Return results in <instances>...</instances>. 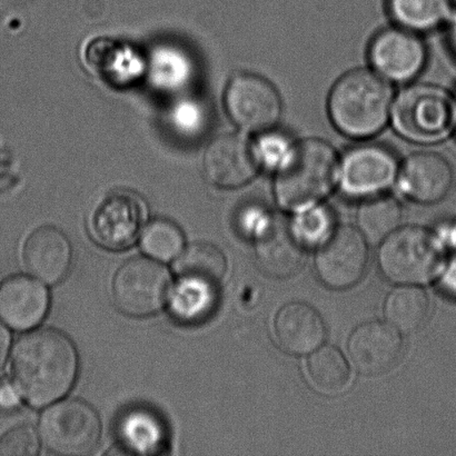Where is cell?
Wrapping results in <instances>:
<instances>
[{
    "label": "cell",
    "instance_id": "cell-4",
    "mask_svg": "<svg viewBox=\"0 0 456 456\" xmlns=\"http://www.w3.org/2000/svg\"><path fill=\"white\" fill-rule=\"evenodd\" d=\"M393 128L403 140L417 145H436L455 132V97L431 84H413L393 101Z\"/></svg>",
    "mask_w": 456,
    "mask_h": 456
},
{
    "label": "cell",
    "instance_id": "cell-12",
    "mask_svg": "<svg viewBox=\"0 0 456 456\" xmlns=\"http://www.w3.org/2000/svg\"><path fill=\"white\" fill-rule=\"evenodd\" d=\"M373 70L388 83H410L427 65L426 45L418 34L396 26L375 36L369 47Z\"/></svg>",
    "mask_w": 456,
    "mask_h": 456
},
{
    "label": "cell",
    "instance_id": "cell-6",
    "mask_svg": "<svg viewBox=\"0 0 456 456\" xmlns=\"http://www.w3.org/2000/svg\"><path fill=\"white\" fill-rule=\"evenodd\" d=\"M171 283V274L162 264L146 257L128 259L114 277L115 305L129 316L153 315L167 301Z\"/></svg>",
    "mask_w": 456,
    "mask_h": 456
},
{
    "label": "cell",
    "instance_id": "cell-36",
    "mask_svg": "<svg viewBox=\"0 0 456 456\" xmlns=\"http://www.w3.org/2000/svg\"><path fill=\"white\" fill-rule=\"evenodd\" d=\"M455 105H456V96H455ZM455 132H456V127H455Z\"/></svg>",
    "mask_w": 456,
    "mask_h": 456
},
{
    "label": "cell",
    "instance_id": "cell-17",
    "mask_svg": "<svg viewBox=\"0 0 456 456\" xmlns=\"http://www.w3.org/2000/svg\"><path fill=\"white\" fill-rule=\"evenodd\" d=\"M71 245L60 228L42 226L31 232L22 249L27 271L46 284H57L69 274Z\"/></svg>",
    "mask_w": 456,
    "mask_h": 456
},
{
    "label": "cell",
    "instance_id": "cell-18",
    "mask_svg": "<svg viewBox=\"0 0 456 456\" xmlns=\"http://www.w3.org/2000/svg\"><path fill=\"white\" fill-rule=\"evenodd\" d=\"M48 289L27 276H13L0 286V319L15 330L35 328L46 316Z\"/></svg>",
    "mask_w": 456,
    "mask_h": 456
},
{
    "label": "cell",
    "instance_id": "cell-27",
    "mask_svg": "<svg viewBox=\"0 0 456 456\" xmlns=\"http://www.w3.org/2000/svg\"><path fill=\"white\" fill-rule=\"evenodd\" d=\"M184 244V234L181 228L163 218L151 222L142 239L144 252L151 258L164 262L172 261L181 255Z\"/></svg>",
    "mask_w": 456,
    "mask_h": 456
},
{
    "label": "cell",
    "instance_id": "cell-23",
    "mask_svg": "<svg viewBox=\"0 0 456 456\" xmlns=\"http://www.w3.org/2000/svg\"><path fill=\"white\" fill-rule=\"evenodd\" d=\"M384 312L397 330L413 333L426 323L430 313V299L422 289L402 286L388 295Z\"/></svg>",
    "mask_w": 456,
    "mask_h": 456
},
{
    "label": "cell",
    "instance_id": "cell-19",
    "mask_svg": "<svg viewBox=\"0 0 456 456\" xmlns=\"http://www.w3.org/2000/svg\"><path fill=\"white\" fill-rule=\"evenodd\" d=\"M277 342L285 352L303 355L315 351L324 342L323 319L314 307L303 302L286 304L275 319Z\"/></svg>",
    "mask_w": 456,
    "mask_h": 456
},
{
    "label": "cell",
    "instance_id": "cell-22",
    "mask_svg": "<svg viewBox=\"0 0 456 456\" xmlns=\"http://www.w3.org/2000/svg\"><path fill=\"white\" fill-rule=\"evenodd\" d=\"M118 436L124 449L131 453H159L167 439V431L158 415L137 409L125 414L118 426Z\"/></svg>",
    "mask_w": 456,
    "mask_h": 456
},
{
    "label": "cell",
    "instance_id": "cell-8",
    "mask_svg": "<svg viewBox=\"0 0 456 456\" xmlns=\"http://www.w3.org/2000/svg\"><path fill=\"white\" fill-rule=\"evenodd\" d=\"M40 436L53 453L86 455L100 444L101 419L86 402L61 401L45 411L40 419Z\"/></svg>",
    "mask_w": 456,
    "mask_h": 456
},
{
    "label": "cell",
    "instance_id": "cell-5",
    "mask_svg": "<svg viewBox=\"0 0 456 456\" xmlns=\"http://www.w3.org/2000/svg\"><path fill=\"white\" fill-rule=\"evenodd\" d=\"M444 253L427 228H397L383 240L379 263L388 280L400 284H424L439 274Z\"/></svg>",
    "mask_w": 456,
    "mask_h": 456
},
{
    "label": "cell",
    "instance_id": "cell-30",
    "mask_svg": "<svg viewBox=\"0 0 456 456\" xmlns=\"http://www.w3.org/2000/svg\"><path fill=\"white\" fill-rule=\"evenodd\" d=\"M39 448L37 433L28 426L12 428L0 437V456H34Z\"/></svg>",
    "mask_w": 456,
    "mask_h": 456
},
{
    "label": "cell",
    "instance_id": "cell-20",
    "mask_svg": "<svg viewBox=\"0 0 456 456\" xmlns=\"http://www.w3.org/2000/svg\"><path fill=\"white\" fill-rule=\"evenodd\" d=\"M174 268L178 280L218 289L226 274L227 262L217 246L199 241L181 253Z\"/></svg>",
    "mask_w": 456,
    "mask_h": 456
},
{
    "label": "cell",
    "instance_id": "cell-7",
    "mask_svg": "<svg viewBox=\"0 0 456 456\" xmlns=\"http://www.w3.org/2000/svg\"><path fill=\"white\" fill-rule=\"evenodd\" d=\"M224 107L237 127L254 134L275 128L283 113V102L274 85L253 73L232 75L226 85Z\"/></svg>",
    "mask_w": 456,
    "mask_h": 456
},
{
    "label": "cell",
    "instance_id": "cell-21",
    "mask_svg": "<svg viewBox=\"0 0 456 456\" xmlns=\"http://www.w3.org/2000/svg\"><path fill=\"white\" fill-rule=\"evenodd\" d=\"M386 6L396 26L415 34L440 28L453 13L451 0H386Z\"/></svg>",
    "mask_w": 456,
    "mask_h": 456
},
{
    "label": "cell",
    "instance_id": "cell-25",
    "mask_svg": "<svg viewBox=\"0 0 456 456\" xmlns=\"http://www.w3.org/2000/svg\"><path fill=\"white\" fill-rule=\"evenodd\" d=\"M402 218L403 209L399 200L383 194L364 200L357 212L360 231L372 244L386 240L396 231Z\"/></svg>",
    "mask_w": 456,
    "mask_h": 456
},
{
    "label": "cell",
    "instance_id": "cell-34",
    "mask_svg": "<svg viewBox=\"0 0 456 456\" xmlns=\"http://www.w3.org/2000/svg\"><path fill=\"white\" fill-rule=\"evenodd\" d=\"M450 20V43L451 45H452V47L456 53V12L452 13V16H451Z\"/></svg>",
    "mask_w": 456,
    "mask_h": 456
},
{
    "label": "cell",
    "instance_id": "cell-2",
    "mask_svg": "<svg viewBox=\"0 0 456 456\" xmlns=\"http://www.w3.org/2000/svg\"><path fill=\"white\" fill-rule=\"evenodd\" d=\"M393 91L374 70L347 71L330 89V122L344 136L369 140L387 126L391 118Z\"/></svg>",
    "mask_w": 456,
    "mask_h": 456
},
{
    "label": "cell",
    "instance_id": "cell-15",
    "mask_svg": "<svg viewBox=\"0 0 456 456\" xmlns=\"http://www.w3.org/2000/svg\"><path fill=\"white\" fill-rule=\"evenodd\" d=\"M347 347L356 369L375 377L395 369L403 354L404 344L395 326L372 321L357 326Z\"/></svg>",
    "mask_w": 456,
    "mask_h": 456
},
{
    "label": "cell",
    "instance_id": "cell-1",
    "mask_svg": "<svg viewBox=\"0 0 456 456\" xmlns=\"http://www.w3.org/2000/svg\"><path fill=\"white\" fill-rule=\"evenodd\" d=\"M12 370L21 397L42 408L61 399L73 387L78 373L77 351L60 330H34L17 342Z\"/></svg>",
    "mask_w": 456,
    "mask_h": 456
},
{
    "label": "cell",
    "instance_id": "cell-10",
    "mask_svg": "<svg viewBox=\"0 0 456 456\" xmlns=\"http://www.w3.org/2000/svg\"><path fill=\"white\" fill-rule=\"evenodd\" d=\"M147 220L144 200L132 191H111L98 203L89 221L93 239L102 248L123 249L141 234Z\"/></svg>",
    "mask_w": 456,
    "mask_h": 456
},
{
    "label": "cell",
    "instance_id": "cell-28",
    "mask_svg": "<svg viewBox=\"0 0 456 456\" xmlns=\"http://www.w3.org/2000/svg\"><path fill=\"white\" fill-rule=\"evenodd\" d=\"M257 135L252 146L259 168L276 172L288 159L295 142L286 134L275 131V128Z\"/></svg>",
    "mask_w": 456,
    "mask_h": 456
},
{
    "label": "cell",
    "instance_id": "cell-3",
    "mask_svg": "<svg viewBox=\"0 0 456 456\" xmlns=\"http://www.w3.org/2000/svg\"><path fill=\"white\" fill-rule=\"evenodd\" d=\"M339 159L320 138L295 142L285 163L275 172L276 202L288 211L319 204L338 183Z\"/></svg>",
    "mask_w": 456,
    "mask_h": 456
},
{
    "label": "cell",
    "instance_id": "cell-32",
    "mask_svg": "<svg viewBox=\"0 0 456 456\" xmlns=\"http://www.w3.org/2000/svg\"><path fill=\"white\" fill-rule=\"evenodd\" d=\"M9 347H11V334L0 322V369L3 368L4 361L7 359Z\"/></svg>",
    "mask_w": 456,
    "mask_h": 456
},
{
    "label": "cell",
    "instance_id": "cell-24",
    "mask_svg": "<svg viewBox=\"0 0 456 456\" xmlns=\"http://www.w3.org/2000/svg\"><path fill=\"white\" fill-rule=\"evenodd\" d=\"M313 387L324 395H338L346 390L351 370L342 352L334 346L319 348L307 362Z\"/></svg>",
    "mask_w": 456,
    "mask_h": 456
},
{
    "label": "cell",
    "instance_id": "cell-31",
    "mask_svg": "<svg viewBox=\"0 0 456 456\" xmlns=\"http://www.w3.org/2000/svg\"><path fill=\"white\" fill-rule=\"evenodd\" d=\"M20 393L8 382L0 383V409L11 411L20 404Z\"/></svg>",
    "mask_w": 456,
    "mask_h": 456
},
{
    "label": "cell",
    "instance_id": "cell-13",
    "mask_svg": "<svg viewBox=\"0 0 456 456\" xmlns=\"http://www.w3.org/2000/svg\"><path fill=\"white\" fill-rule=\"evenodd\" d=\"M256 232L255 255L265 274L288 279L301 270L305 243L294 230L292 222L273 214H263Z\"/></svg>",
    "mask_w": 456,
    "mask_h": 456
},
{
    "label": "cell",
    "instance_id": "cell-26",
    "mask_svg": "<svg viewBox=\"0 0 456 456\" xmlns=\"http://www.w3.org/2000/svg\"><path fill=\"white\" fill-rule=\"evenodd\" d=\"M218 289L178 280L171 298L173 315L186 324H195L211 314L216 303Z\"/></svg>",
    "mask_w": 456,
    "mask_h": 456
},
{
    "label": "cell",
    "instance_id": "cell-14",
    "mask_svg": "<svg viewBox=\"0 0 456 456\" xmlns=\"http://www.w3.org/2000/svg\"><path fill=\"white\" fill-rule=\"evenodd\" d=\"M203 167L207 180L224 190L248 185L259 171L252 144L235 134H222L209 142Z\"/></svg>",
    "mask_w": 456,
    "mask_h": 456
},
{
    "label": "cell",
    "instance_id": "cell-35",
    "mask_svg": "<svg viewBox=\"0 0 456 456\" xmlns=\"http://www.w3.org/2000/svg\"><path fill=\"white\" fill-rule=\"evenodd\" d=\"M452 235H453L454 244H455V248H456V220L453 223V226H452Z\"/></svg>",
    "mask_w": 456,
    "mask_h": 456
},
{
    "label": "cell",
    "instance_id": "cell-29",
    "mask_svg": "<svg viewBox=\"0 0 456 456\" xmlns=\"http://www.w3.org/2000/svg\"><path fill=\"white\" fill-rule=\"evenodd\" d=\"M333 222L334 218L330 209L323 205L316 204L298 211L292 225L306 245L328 239Z\"/></svg>",
    "mask_w": 456,
    "mask_h": 456
},
{
    "label": "cell",
    "instance_id": "cell-33",
    "mask_svg": "<svg viewBox=\"0 0 456 456\" xmlns=\"http://www.w3.org/2000/svg\"><path fill=\"white\" fill-rule=\"evenodd\" d=\"M444 284L445 289L456 297V258L451 264L448 272L445 273Z\"/></svg>",
    "mask_w": 456,
    "mask_h": 456
},
{
    "label": "cell",
    "instance_id": "cell-16",
    "mask_svg": "<svg viewBox=\"0 0 456 456\" xmlns=\"http://www.w3.org/2000/svg\"><path fill=\"white\" fill-rule=\"evenodd\" d=\"M396 182L406 198L417 203L436 204L450 194L454 173L444 156L419 151L401 165Z\"/></svg>",
    "mask_w": 456,
    "mask_h": 456
},
{
    "label": "cell",
    "instance_id": "cell-9",
    "mask_svg": "<svg viewBox=\"0 0 456 456\" xmlns=\"http://www.w3.org/2000/svg\"><path fill=\"white\" fill-rule=\"evenodd\" d=\"M399 172V160L387 147L362 144L339 159L338 183L348 198L366 200L386 193Z\"/></svg>",
    "mask_w": 456,
    "mask_h": 456
},
{
    "label": "cell",
    "instance_id": "cell-11",
    "mask_svg": "<svg viewBox=\"0 0 456 456\" xmlns=\"http://www.w3.org/2000/svg\"><path fill=\"white\" fill-rule=\"evenodd\" d=\"M369 263V249L360 230L335 228L316 255V272L326 286L344 289L359 283Z\"/></svg>",
    "mask_w": 456,
    "mask_h": 456
}]
</instances>
